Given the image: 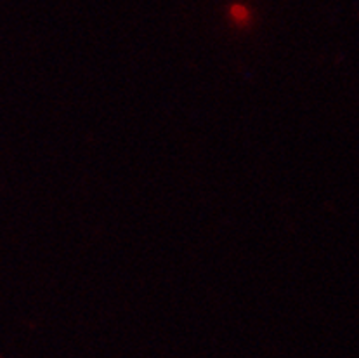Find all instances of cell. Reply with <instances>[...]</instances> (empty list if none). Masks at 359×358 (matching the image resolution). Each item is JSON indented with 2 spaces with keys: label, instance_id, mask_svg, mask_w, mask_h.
Wrapping results in <instances>:
<instances>
[{
  "label": "cell",
  "instance_id": "1",
  "mask_svg": "<svg viewBox=\"0 0 359 358\" xmlns=\"http://www.w3.org/2000/svg\"><path fill=\"white\" fill-rule=\"evenodd\" d=\"M226 16H228V21L233 27L241 28V30L250 28L252 23H254V11L245 2L229 4L228 9H226Z\"/></svg>",
  "mask_w": 359,
  "mask_h": 358
}]
</instances>
